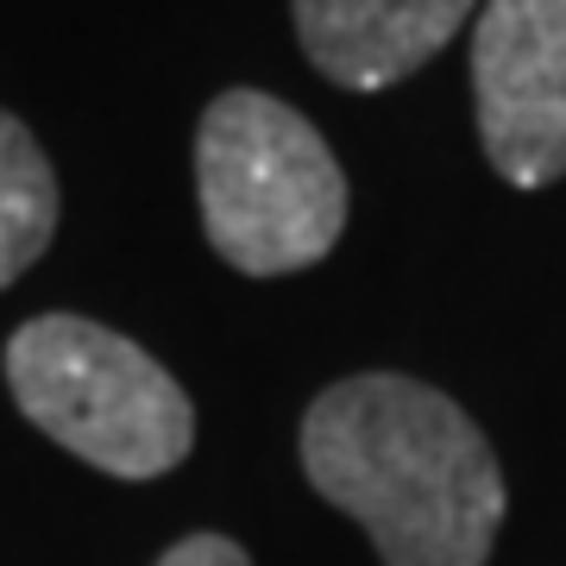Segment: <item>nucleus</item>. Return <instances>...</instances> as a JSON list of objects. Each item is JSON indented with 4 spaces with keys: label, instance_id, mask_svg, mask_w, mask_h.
Segmentation results:
<instances>
[{
    "label": "nucleus",
    "instance_id": "423d86ee",
    "mask_svg": "<svg viewBox=\"0 0 566 566\" xmlns=\"http://www.w3.org/2000/svg\"><path fill=\"white\" fill-rule=\"evenodd\" d=\"M57 233V170L44 145L0 107V290L44 259Z\"/></svg>",
    "mask_w": 566,
    "mask_h": 566
},
{
    "label": "nucleus",
    "instance_id": "f03ea898",
    "mask_svg": "<svg viewBox=\"0 0 566 566\" xmlns=\"http://www.w3.org/2000/svg\"><path fill=\"white\" fill-rule=\"evenodd\" d=\"M208 245L245 277L327 259L346 227V177L327 139L264 88L214 95L196 133Z\"/></svg>",
    "mask_w": 566,
    "mask_h": 566
},
{
    "label": "nucleus",
    "instance_id": "20e7f679",
    "mask_svg": "<svg viewBox=\"0 0 566 566\" xmlns=\"http://www.w3.org/2000/svg\"><path fill=\"white\" fill-rule=\"evenodd\" d=\"M472 102L497 177H566V0H485L472 32Z\"/></svg>",
    "mask_w": 566,
    "mask_h": 566
},
{
    "label": "nucleus",
    "instance_id": "f257e3e1",
    "mask_svg": "<svg viewBox=\"0 0 566 566\" xmlns=\"http://www.w3.org/2000/svg\"><path fill=\"white\" fill-rule=\"evenodd\" d=\"M303 472L371 535L385 566H485L504 528V472L434 385L365 371L303 416Z\"/></svg>",
    "mask_w": 566,
    "mask_h": 566
},
{
    "label": "nucleus",
    "instance_id": "0eeeda50",
    "mask_svg": "<svg viewBox=\"0 0 566 566\" xmlns=\"http://www.w3.org/2000/svg\"><path fill=\"white\" fill-rule=\"evenodd\" d=\"M158 566H252V560H245V547L227 542V535H182Z\"/></svg>",
    "mask_w": 566,
    "mask_h": 566
},
{
    "label": "nucleus",
    "instance_id": "39448f33",
    "mask_svg": "<svg viewBox=\"0 0 566 566\" xmlns=\"http://www.w3.org/2000/svg\"><path fill=\"white\" fill-rule=\"evenodd\" d=\"M308 63L340 88H390L460 32L479 0H290Z\"/></svg>",
    "mask_w": 566,
    "mask_h": 566
},
{
    "label": "nucleus",
    "instance_id": "7ed1b4c3",
    "mask_svg": "<svg viewBox=\"0 0 566 566\" xmlns=\"http://www.w3.org/2000/svg\"><path fill=\"white\" fill-rule=\"evenodd\" d=\"M7 385L76 460L114 479H158L196 441V409L145 346L82 315H39L7 340Z\"/></svg>",
    "mask_w": 566,
    "mask_h": 566
}]
</instances>
